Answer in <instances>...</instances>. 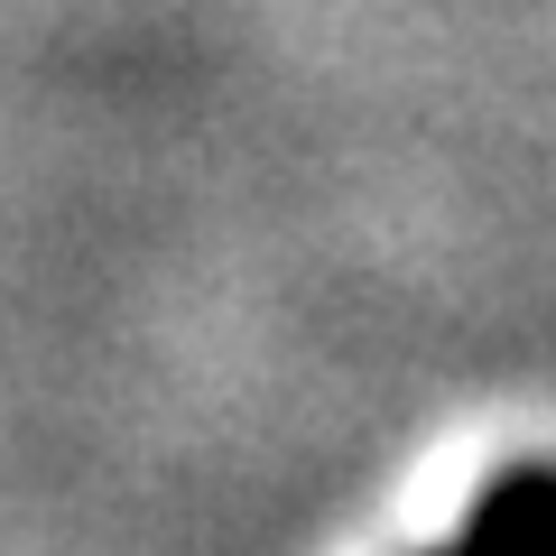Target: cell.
I'll return each mask as SVG.
<instances>
[{
    "label": "cell",
    "mask_w": 556,
    "mask_h": 556,
    "mask_svg": "<svg viewBox=\"0 0 556 556\" xmlns=\"http://www.w3.org/2000/svg\"><path fill=\"white\" fill-rule=\"evenodd\" d=\"M427 556H473V547H464V538H455V547H427Z\"/></svg>",
    "instance_id": "cell-2"
},
{
    "label": "cell",
    "mask_w": 556,
    "mask_h": 556,
    "mask_svg": "<svg viewBox=\"0 0 556 556\" xmlns=\"http://www.w3.org/2000/svg\"><path fill=\"white\" fill-rule=\"evenodd\" d=\"M473 556H556V464H510L464 519Z\"/></svg>",
    "instance_id": "cell-1"
}]
</instances>
